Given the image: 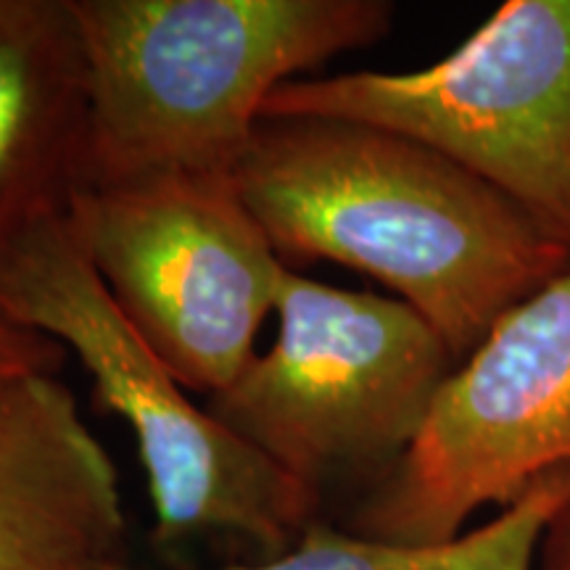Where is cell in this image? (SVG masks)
Here are the masks:
<instances>
[{
  "label": "cell",
  "instance_id": "cell-1",
  "mask_svg": "<svg viewBox=\"0 0 570 570\" xmlns=\"http://www.w3.org/2000/svg\"><path fill=\"white\" fill-rule=\"evenodd\" d=\"M233 180L283 265L325 259L373 277L458 362L570 269V248L512 198L383 127L262 117Z\"/></svg>",
  "mask_w": 570,
  "mask_h": 570
},
{
  "label": "cell",
  "instance_id": "cell-2",
  "mask_svg": "<svg viewBox=\"0 0 570 570\" xmlns=\"http://www.w3.org/2000/svg\"><path fill=\"white\" fill-rule=\"evenodd\" d=\"M88 71L90 183L233 175L265 104L383 40L389 0H71Z\"/></svg>",
  "mask_w": 570,
  "mask_h": 570
},
{
  "label": "cell",
  "instance_id": "cell-3",
  "mask_svg": "<svg viewBox=\"0 0 570 570\" xmlns=\"http://www.w3.org/2000/svg\"><path fill=\"white\" fill-rule=\"evenodd\" d=\"M0 312L71 348L96 410L122 417L151 491L154 544L225 537L275 560L320 520V499L190 399L71 238L67 214L0 252Z\"/></svg>",
  "mask_w": 570,
  "mask_h": 570
},
{
  "label": "cell",
  "instance_id": "cell-4",
  "mask_svg": "<svg viewBox=\"0 0 570 570\" xmlns=\"http://www.w3.org/2000/svg\"><path fill=\"white\" fill-rule=\"evenodd\" d=\"M277 338L206 399L235 436L323 499L331 483L381 481L407 452L458 360L412 306L283 265Z\"/></svg>",
  "mask_w": 570,
  "mask_h": 570
},
{
  "label": "cell",
  "instance_id": "cell-5",
  "mask_svg": "<svg viewBox=\"0 0 570 570\" xmlns=\"http://www.w3.org/2000/svg\"><path fill=\"white\" fill-rule=\"evenodd\" d=\"M265 117H331L423 142L570 248V0H508L415 71L285 82Z\"/></svg>",
  "mask_w": 570,
  "mask_h": 570
},
{
  "label": "cell",
  "instance_id": "cell-6",
  "mask_svg": "<svg viewBox=\"0 0 570 570\" xmlns=\"http://www.w3.org/2000/svg\"><path fill=\"white\" fill-rule=\"evenodd\" d=\"M67 227L125 317L188 391L219 394L256 356L283 259L233 175L85 185Z\"/></svg>",
  "mask_w": 570,
  "mask_h": 570
},
{
  "label": "cell",
  "instance_id": "cell-7",
  "mask_svg": "<svg viewBox=\"0 0 570 570\" xmlns=\"http://www.w3.org/2000/svg\"><path fill=\"white\" fill-rule=\"evenodd\" d=\"M570 465V269L512 306L454 367L396 465L344 531L441 544Z\"/></svg>",
  "mask_w": 570,
  "mask_h": 570
},
{
  "label": "cell",
  "instance_id": "cell-8",
  "mask_svg": "<svg viewBox=\"0 0 570 570\" xmlns=\"http://www.w3.org/2000/svg\"><path fill=\"white\" fill-rule=\"evenodd\" d=\"M127 523L117 468L59 375L0 389V570H109Z\"/></svg>",
  "mask_w": 570,
  "mask_h": 570
},
{
  "label": "cell",
  "instance_id": "cell-9",
  "mask_svg": "<svg viewBox=\"0 0 570 570\" xmlns=\"http://www.w3.org/2000/svg\"><path fill=\"white\" fill-rule=\"evenodd\" d=\"M90 183L88 71L71 0H0V252Z\"/></svg>",
  "mask_w": 570,
  "mask_h": 570
},
{
  "label": "cell",
  "instance_id": "cell-10",
  "mask_svg": "<svg viewBox=\"0 0 570 570\" xmlns=\"http://www.w3.org/2000/svg\"><path fill=\"white\" fill-rule=\"evenodd\" d=\"M570 497V465L539 479L487 525L441 544L365 539L317 520L275 560L223 570H537L541 533ZM109 570H140L119 562Z\"/></svg>",
  "mask_w": 570,
  "mask_h": 570
},
{
  "label": "cell",
  "instance_id": "cell-11",
  "mask_svg": "<svg viewBox=\"0 0 570 570\" xmlns=\"http://www.w3.org/2000/svg\"><path fill=\"white\" fill-rule=\"evenodd\" d=\"M67 348L0 312V389L24 375H59Z\"/></svg>",
  "mask_w": 570,
  "mask_h": 570
},
{
  "label": "cell",
  "instance_id": "cell-12",
  "mask_svg": "<svg viewBox=\"0 0 570 570\" xmlns=\"http://www.w3.org/2000/svg\"><path fill=\"white\" fill-rule=\"evenodd\" d=\"M537 570H570V497L560 504L541 533Z\"/></svg>",
  "mask_w": 570,
  "mask_h": 570
}]
</instances>
